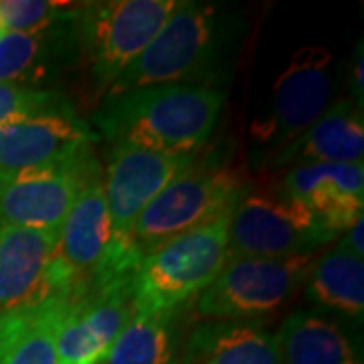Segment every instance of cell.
<instances>
[{
    "instance_id": "1",
    "label": "cell",
    "mask_w": 364,
    "mask_h": 364,
    "mask_svg": "<svg viewBox=\"0 0 364 364\" xmlns=\"http://www.w3.org/2000/svg\"><path fill=\"white\" fill-rule=\"evenodd\" d=\"M245 28L247 23L239 6L178 0L154 39L105 95L168 83L227 90L243 47Z\"/></svg>"
},
{
    "instance_id": "2",
    "label": "cell",
    "mask_w": 364,
    "mask_h": 364,
    "mask_svg": "<svg viewBox=\"0 0 364 364\" xmlns=\"http://www.w3.org/2000/svg\"><path fill=\"white\" fill-rule=\"evenodd\" d=\"M227 91L168 83L105 95L91 128L112 144L198 156L221 119Z\"/></svg>"
},
{
    "instance_id": "3",
    "label": "cell",
    "mask_w": 364,
    "mask_h": 364,
    "mask_svg": "<svg viewBox=\"0 0 364 364\" xmlns=\"http://www.w3.org/2000/svg\"><path fill=\"white\" fill-rule=\"evenodd\" d=\"M249 186L247 172L229 160L196 156L144 208L130 235L132 249L142 259L170 239L215 221Z\"/></svg>"
},
{
    "instance_id": "4",
    "label": "cell",
    "mask_w": 364,
    "mask_h": 364,
    "mask_svg": "<svg viewBox=\"0 0 364 364\" xmlns=\"http://www.w3.org/2000/svg\"><path fill=\"white\" fill-rule=\"evenodd\" d=\"M233 208L144 255L132 282L134 312L188 308L205 291L229 261V219Z\"/></svg>"
},
{
    "instance_id": "5",
    "label": "cell",
    "mask_w": 364,
    "mask_h": 364,
    "mask_svg": "<svg viewBox=\"0 0 364 364\" xmlns=\"http://www.w3.org/2000/svg\"><path fill=\"white\" fill-rule=\"evenodd\" d=\"M178 0H93L77 4L79 63L95 91L112 87L166 23Z\"/></svg>"
},
{
    "instance_id": "6",
    "label": "cell",
    "mask_w": 364,
    "mask_h": 364,
    "mask_svg": "<svg viewBox=\"0 0 364 364\" xmlns=\"http://www.w3.org/2000/svg\"><path fill=\"white\" fill-rule=\"evenodd\" d=\"M340 73L334 55L320 45H304L291 55L273 85L272 104L251 124V166L284 148L338 100Z\"/></svg>"
},
{
    "instance_id": "7",
    "label": "cell",
    "mask_w": 364,
    "mask_h": 364,
    "mask_svg": "<svg viewBox=\"0 0 364 364\" xmlns=\"http://www.w3.org/2000/svg\"><path fill=\"white\" fill-rule=\"evenodd\" d=\"M336 239L338 235L275 182L249 186L229 219V259L316 255Z\"/></svg>"
},
{
    "instance_id": "8",
    "label": "cell",
    "mask_w": 364,
    "mask_h": 364,
    "mask_svg": "<svg viewBox=\"0 0 364 364\" xmlns=\"http://www.w3.org/2000/svg\"><path fill=\"white\" fill-rule=\"evenodd\" d=\"M316 255L237 257L195 299L198 320H267L296 299Z\"/></svg>"
},
{
    "instance_id": "9",
    "label": "cell",
    "mask_w": 364,
    "mask_h": 364,
    "mask_svg": "<svg viewBox=\"0 0 364 364\" xmlns=\"http://www.w3.org/2000/svg\"><path fill=\"white\" fill-rule=\"evenodd\" d=\"M57 257L73 284L104 279L119 273H134L140 265L130 243L119 241L112 229L105 203L104 168L83 184L81 193L59 229Z\"/></svg>"
},
{
    "instance_id": "10",
    "label": "cell",
    "mask_w": 364,
    "mask_h": 364,
    "mask_svg": "<svg viewBox=\"0 0 364 364\" xmlns=\"http://www.w3.org/2000/svg\"><path fill=\"white\" fill-rule=\"evenodd\" d=\"M102 164L93 148L41 168L0 174V227L61 229L83 184Z\"/></svg>"
},
{
    "instance_id": "11",
    "label": "cell",
    "mask_w": 364,
    "mask_h": 364,
    "mask_svg": "<svg viewBox=\"0 0 364 364\" xmlns=\"http://www.w3.org/2000/svg\"><path fill=\"white\" fill-rule=\"evenodd\" d=\"M134 273H122L67 291L57 334L59 364H100L134 316Z\"/></svg>"
},
{
    "instance_id": "12",
    "label": "cell",
    "mask_w": 364,
    "mask_h": 364,
    "mask_svg": "<svg viewBox=\"0 0 364 364\" xmlns=\"http://www.w3.org/2000/svg\"><path fill=\"white\" fill-rule=\"evenodd\" d=\"M196 156H172L126 144H112L104 168L105 203L112 229L119 241L130 243L134 225L142 210L174 176Z\"/></svg>"
},
{
    "instance_id": "13",
    "label": "cell",
    "mask_w": 364,
    "mask_h": 364,
    "mask_svg": "<svg viewBox=\"0 0 364 364\" xmlns=\"http://www.w3.org/2000/svg\"><path fill=\"white\" fill-rule=\"evenodd\" d=\"M97 140L75 107L18 119L0 128V174L49 166L93 148Z\"/></svg>"
},
{
    "instance_id": "14",
    "label": "cell",
    "mask_w": 364,
    "mask_h": 364,
    "mask_svg": "<svg viewBox=\"0 0 364 364\" xmlns=\"http://www.w3.org/2000/svg\"><path fill=\"white\" fill-rule=\"evenodd\" d=\"M275 184L338 237L364 217V162L304 164L286 170Z\"/></svg>"
},
{
    "instance_id": "15",
    "label": "cell",
    "mask_w": 364,
    "mask_h": 364,
    "mask_svg": "<svg viewBox=\"0 0 364 364\" xmlns=\"http://www.w3.org/2000/svg\"><path fill=\"white\" fill-rule=\"evenodd\" d=\"M318 162H364V109L348 95L338 97L308 130L265 158L257 172Z\"/></svg>"
},
{
    "instance_id": "16",
    "label": "cell",
    "mask_w": 364,
    "mask_h": 364,
    "mask_svg": "<svg viewBox=\"0 0 364 364\" xmlns=\"http://www.w3.org/2000/svg\"><path fill=\"white\" fill-rule=\"evenodd\" d=\"M75 14L37 33H6L0 39V83L49 90V83L77 65Z\"/></svg>"
},
{
    "instance_id": "17",
    "label": "cell",
    "mask_w": 364,
    "mask_h": 364,
    "mask_svg": "<svg viewBox=\"0 0 364 364\" xmlns=\"http://www.w3.org/2000/svg\"><path fill=\"white\" fill-rule=\"evenodd\" d=\"M69 287L47 275V287L37 298L0 312V364H59L57 334Z\"/></svg>"
},
{
    "instance_id": "18",
    "label": "cell",
    "mask_w": 364,
    "mask_h": 364,
    "mask_svg": "<svg viewBox=\"0 0 364 364\" xmlns=\"http://www.w3.org/2000/svg\"><path fill=\"white\" fill-rule=\"evenodd\" d=\"M181 364H282L275 332L263 320H200L182 342Z\"/></svg>"
},
{
    "instance_id": "19",
    "label": "cell",
    "mask_w": 364,
    "mask_h": 364,
    "mask_svg": "<svg viewBox=\"0 0 364 364\" xmlns=\"http://www.w3.org/2000/svg\"><path fill=\"white\" fill-rule=\"evenodd\" d=\"M59 251V229L0 227V312L37 298Z\"/></svg>"
},
{
    "instance_id": "20",
    "label": "cell",
    "mask_w": 364,
    "mask_h": 364,
    "mask_svg": "<svg viewBox=\"0 0 364 364\" xmlns=\"http://www.w3.org/2000/svg\"><path fill=\"white\" fill-rule=\"evenodd\" d=\"M282 364H364L363 346L338 318L316 308H296L279 324Z\"/></svg>"
},
{
    "instance_id": "21",
    "label": "cell",
    "mask_w": 364,
    "mask_h": 364,
    "mask_svg": "<svg viewBox=\"0 0 364 364\" xmlns=\"http://www.w3.org/2000/svg\"><path fill=\"white\" fill-rule=\"evenodd\" d=\"M304 294L316 310L363 324L364 261L334 245L316 257L304 284Z\"/></svg>"
},
{
    "instance_id": "22",
    "label": "cell",
    "mask_w": 364,
    "mask_h": 364,
    "mask_svg": "<svg viewBox=\"0 0 364 364\" xmlns=\"http://www.w3.org/2000/svg\"><path fill=\"white\" fill-rule=\"evenodd\" d=\"M184 314L134 312L100 364H181Z\"/></svg>"
},
{
    "instance_id": "23",
    "label": "cell",
    "mask_w": 364,
    "mask_h": 364,
    "mask_svg": "<svg viewBox=\"0 0 364 364\" xmlns=\"http://www.w3.org/2000/svg\"><path fill=\"white\" fill-rule=\"evenodd\" d=\"M77 4L53 0H0V25L6 33H37L71 18Z\"/></svg>"
},
{
    "instance_id": "24",
    "label": "cell",
    "mask_w": 364,
    "mask_h": 364,
    "mask_svg": "<svg viewBox=\"0 0 364 364\" xmlns=\"http://www.w3.org/2000/svg\"><path fill=\"white\" fill-rule=\"evenodd\" d=\"M63 91L35 90L23 85L0 83V128L14 124L18 119L33 116H43L51 112L73 109Z\"/></svg>"
},
{
    "instance_id": "25",
    "label": "cell",
    "mask_w": 364,
    "mask_h": 364,
    "mask_svg": "<svg viewBox=\"0 0 364 364\" xmlns=\"http://www.w3.org/2000/svg\"><path fill=\"white\" fill-rule=\"evenodd\" d=\"M348 97L354 104L364 109V51L363 41L356 45V49L352 53L350 71H348Z\"/></svg>"
},
{
    "instance_id": "26",
    "label": "cell",
    "mask_w": 364,
    "mask_h": 364,
    "mask_svg": "<svg viewBox=\"0 0 364 364\" xmlns=\"http://www.w3.org/2000/svg\"><path fill=\"white\" fill-rule=\"evenodd\" d=\"M336 245L348 251L354 257H364V217L350 225L344 233L336 239Z\"/></svg>"
},
{
    "instance_id": "27",
    "label": "cell",
    "mask_w": 364,
    "mask_h": 364,
    "mask_svg": "<svg viewBox=\"0 0 364 364\" xmlns=\"http://www.w3.org/2000/svg\"><path fill=\"white\" fill-rule=\"evenodd\" d=\"M4 35H6V31H4V26L0 25V39H2V37H4Z\"/></svg>"
}]
</instances>
